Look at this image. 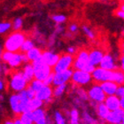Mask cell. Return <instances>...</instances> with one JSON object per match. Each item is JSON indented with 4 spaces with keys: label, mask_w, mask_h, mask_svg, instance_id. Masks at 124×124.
<instances>
[{
    "label": "cell",
    "mask_w": 124,
    "mask_h": 124,
    "mask_svg": "<svg viewBox=\"0 0 124 124\" xmlns=\"http://www.w3.org/2000/svg\"><path fill=\"white\" fill-rule=\"evenodd\" d=\"M26 38V35L24 33L21 31H13L5 39L4 49L5 51H8L11 52H20L21 45Z\"/></svg>",
    "instance_id": "6da1fadb"
},
{
    "label": "cell",
    "mask_w": 124,
    "mask_h": 124,
    "mask_svg": "<svg viewBox=\"0 0 124 124\" xmlns=\"http://www.w3.org/2000/svg\"><path fill=\"white\" fill-rule=\"evenodd\" d=\"M29 85V83L24 78L21 70L20 71H14L12 74H10L9 81H8V86L9 89L13 93H18L20 91H23Z\"/></svg>",
    "instance_id": "7a4b0ae2"
},
{
    "label": "cell",
    "mask_w": 124,
    "mask_h": 124,
    "mask_svg": "<svg viewBox=\"0 0 124 124\" xmlns=\"http://www.w3.org/2000/svg\"><path fill=\"white\" fill-rule=\"evenodd\" d=\"M31 64H32V67H33L34 69V78L42 81V82L52 72V67L45 64L41 60V58L35 60V61L31 62Z\"/></svg>",
    "instance_id": "3957f363"
},
{
    "label": "cell",
    "mask_w": 124,
    "mask_h": 124,
    "mask_svg": "<svg viewBox=\"0 0 124 124\" xmlns=\"http://www.w3.org/2000/svg\"><path fill=\"white\" fill-rule=\"evenodd\" d=\"M71 81L75 85L87 86L91 83L92 78L90 73L85 72L83 70H73Z\"/></svg>",
    "instance_id": "277c9868"
},
{
    "label": "cell",
    "mask_w": 124,
    "mask_h": 124,
    "mask_svg": "<svg viewBox=\"0 0 124 124\" xmlns=\"http://www.w3.org/2000/svg\"><path fill=\"white\" fill-rule=\"evenodd\" d=\"M89 64V52L86 50H81L76 53L75 58H74L72 67L75 70L84 71Z\"/></svg>",
    "instance_id": "5b68a950"
},
{
    "label": "cell",
    "mask_w": 124,
    "mask_h": 124,
    "mask_svg": "<svg viewBox=\"0 0 124 124\" xmlns=\"http://www.w3.org/2000/svg\"><path fill=\"white\" fill-rule=\"evenodd\" d=\"M73 62H74V56L70 54H63L60 56L57 63L55 66L52 67L53 73L60 72V71H64V70L70 69L73 66Z\"/></svg>",
    "instance_id": "8992f818"
},
{
    "label": "cell",
    "mask_w": 124,
    "mask_h": 124,
    "mask_svg": "<svg viewBox=\"0 0 124 124\" xmlns=\"http://www.w3.org/2000/svg\"><path fill=\"white\" fill-rule=\"evenodd\" d=\"M87 95H88V98L91 99L93 102L98 104L104 102L105 98H106V94L104 93L103 90L101 89L100 85L98 83L92 84V85L88 89L87 91Z\"/></svg>",
    "instance_id": "52a82bcc"
},
{
    "label": "cell",
    "mask_w": 124,
    "mask_h": 124,
    "mask_svg": "<svg viewBox=\"0 0 124 124\" xmlns=\"http://www.w3.org/2000/svg\"><path fill=\"white\" fill-rule=\"evenodd\" d=\"M112 74H113V71L103 69L99 67H96L91 75L92 80L95 81L96 83H101L103 82H106V81H111Z\"/></svg>",
    "instance_id": "ba28073f"
},
{
    "label": "cell",
    "mask_w": 124,
    "mask_h": 124,
    "mask_svg": "<svg viewBox=\"0 0 124 124\" xmlns=\"http://www.w3.org/2000/svg\"><path fill=\"white\" fill-rule=\"evenodd\" d=\"M72 74H73V70L71 68L67 70H64V71H60V72L54 73L52 85L57 86V85H60V84L68 83V82L71 81Z\"/></svg>",
    "instance_id": "9c48e42d"
},
{
    "label": "cell",
    "mask_w": 124,
    "mask_h": 124,
    "mask_svg": "<svg viewBox=\"0 0 124 124\" xmlns=\"http://www.w3.org/2000/svg\"><path fill=\"white\" fill-rule=\"evenodd\" d=\"M26 63H29V60L27 59L25 53L17 52H13L10 60H9V61L6 64L11 68H15L16 69V68L21 67L22 64H26Z\"/></svg>",
    "instance_id": "30bf717a"
},
{
    "label": "cell",
    "mask_w": 124,
    "mask_h": 124,
    "mask_svg": "<svg viewBox=\"0 0 124 124\" xmlns=\"http://www.w3.org/2000/svg\"><path fill=\"white\" fill-rule=\"evenodd\" d=\"M35 98L42 100L44 103L49 104L52 101L53 94H52V89L51 86L44 85L39 91H37L35 94Z\"/></svg>",
    "instance_id": "8fae6325"
},
{
    "label": "cell",
    "mask_w": 124,
    "mask_h": 124,
    "mask_svg": "<svg viewBox=\"0 0 124 124\" xmlns=\"http://www.w3.org/2000/svg\"><path fill=\"white\" fill-rule=\"evenodd\" d=\"M98 67L106 70H110V71H114V70L119 69V66L116 64L114 57L111 54H104L103 59L100 61Z\"/></svg>",
    "instance_id": "7c38bea8"
},
{
    "label": "cell",
    "mask_w": 124,
    "mask_h": 124,
    "mask_svg": "<svg viewBox=\"0 0 124 124\" xmlns=\"http://www.w3.org/2000/svg\"><path fill=\"white\" fill-rule=\"evenodd\" d=\"M106 121L110 124H117L124 121V110L119 108L114 111H110Z\"/></svg>",
    "instance_id": "4fadbf2b"
},
{
    "label": "cell",
    "mask_w": 124,
    "mask_h": 124,
    "mask_svg": "<svg viewBox=\"0 0 124 124\" xmlns=\"http://www.w3.org/2000/svg\"><path fill=\"white\" fill-rule=\"evenodd\" d=\"M60 56V54L55 53V52H51V51H45V52H42L41 60H43L45 64L48 65L49 67H51L52 68V67L55 66V64L57 63Z\"/></svg>",
    "instance_id": "5bb4252c"
},
{
    "label": "cell",
    "mask_w": 124,
    "mask_h": 124,
    "mask_svg": "<svg viewBox=\"0 0 124 124\" xmlns=\"http://www.w3.org/2000/svg\"><path fill=\"white\" fill-rule=\"evenodd\" d=\"M104 54L105 53L103 52V51L98 49L92 50L91 52H89V63L94 67H98L103 59Z\"/></svg>",
    "instance_id": "9a60e30c"
},
{
    "label": "cell",
    "mask_w": 124,
    "mask_h": 124,
    "mask_svg": "<svg viewBox=\"0 0 124 124\" xmlns=\"http://www.w3.org/2000/svg\"><path fill=\"white\" fill-rule=\"evenodd\" d=\"M104 104L109 109V111H114L120 108V98L115 95L106 96L104 100Z\"/></svg>",
    "instance_id": "2e32d148"
},
{
    "label": "cell",
    "mask_w": 124,
    "mask_h": 124,
    "mask_svg": "<svg viewBox=\"0 0 124 124\" xmlns=\"http://www.w3.org/2000/svg\"><path fill=\"white\" fill-rule=\"evenodd\" d=\"M101 89L103 90L104 93L106 94V96H111L115 94V91L117 90V85L116 83L112 82V81H106V82H103L100 84Z\"/></svg>",
    "instance_id": "e0dca14e"
},
{
    "label": "cell",
    "mask_w": 124,
    "mask_h": 124,
    "mask_svg": "<svg viewBox=\"0 0 124 124\" xmlns=\"http://www.w3.org/2000/svg\"><path fill=\"white\" fill-rule=\"evenodd\" d=\"M9 104H10L11 109L15 114H20V98L18 93H13L9 98Z\"/></svg>",
    "instance_id": "ac0fdd59"
},
{
    "label": "cell",
    "mask_w": 124,
    "mask_h": 124,
    "mask_svg": "<svg viewBox=\"0 0 124 124\" xmlns=\"http://www.w3.org/2000/svg\"><path fill=\"white\" fill-rule=\"evenodd\" d=\"M42 50L40 49V48H38V47H33L32 49H30L29 51H28V52L25 53V55H26L27 59H28V60H29V62H33L35 61V60H38V59H40L41 58V55H42Z\"/></svg>",
    "instance_id": "d6986e66"
},
{
    "label": "cell",
    "mask_w": 124,
    "mask_h": 124,
    "mask_svg": "<svg viewBox=\"0 0 124 124\" xmlns=\"http://www.w3.org/2000/svg\"><path fill=\"white\" fill-rule=\"evenodd\" d=\"M21 73H22L24 78L26 79L28 83H30L31 81L34 79V69L31 63L24 64V67H22Z\"/></svg>",
    "instance_id": "ffe728a7"
},
{
    "label": "cell",
    "mask_w": 124,
    "mask_h": 124,
    "mask_svg": "<svg viewBox=\"0 0 124 124\" xmlns=\"http://www.w3.org/2000/svg\"><path fill=\"white\" fill-rule=\"evenodd\" d=\"M112 82H114L117 85H122L124 83V74L122 70L117 69L113 71L112 74Z\"/></svg>",
    "instance_id": "44dd1931"
},
{
    "label": "cell",
    "mask_w": 124,
    "mask_h": 124,
    "mask_svg": "<svg viewBox=\"0 0 124 124\" xmlns=\"http://www.w3.org/2000/svg\"><path fill=\"white\" fill-rule=\"evenodd\" d=\"M96 111H97V114H98V117L100 118L101 120H106V118L107 117L109 114V109L106 107V106L104 104V102L102 103H98L97 107H96Z\"/></svg>",
    "instance_id": "7402d4cb"
},
{
    "label": "cell",
    "mask_w": 124,
    "mask_h": 124,
    "mask_svg": "<svg viewBox=\"0 0 124 124\" xmlns=\"http://www.w3.org/2000/svg\"><path fill=\"white\" fill-rule=\"evenodd\" d=\"M31 113H32V118H33L34 123L36 122L37 121H39V120L46 117V112H45L44 109L42 108V107L41 108L36 109V110L32 111Z\"/></svg>",
    "instance_id": "603a6c76"
},
{
    "label": "cell",
    "mask_w": 124,
    "mask_h": 124,
    "mask_svg": "<svg viewBox=\"0 0 124 124\" xmlns=\"http://www.w3.org/2000/svg\"><path fill=\"white\" fill-rule=\"evenodd\" d=\"M67 89V83L55 86V88L52 90L53 97H55V98H60V97H61V96L66 92Z\"/></svg>",
    "instance_id": "cb8c5ba5"
},
{
    "label": "cell",
    "mask_w": 124,
    "mask_h": 124,
    "mask_svg": "<svg viewBox=\"0 0 124 124\" xmlns=\"http://www.w3.org/2000/svg\"><path fill=\"white\" fill-rule=\"evenodd\" d=\"M19 119L23 124H34L33 118H32V113L31 112H25L20 114Z\"/></svg>",
    "instance_id": "d4e9b609"
},
{
    "label": "cell",
    "mask_w": 124,
    "mask_h": 124,
    "mask_svg": "<svg viewBox=\"0 0 124 124\" xmlns=\"http://www.w3.org/2000/svg\"><path fill=\"white\" fill-rule=\"evenodd\" d=\"M43 106H44V102L38 98H33L29 100V110H30V112L34 111L36 109L41 108V107H43Z\"/></svg>",
    "instance_id": "484cf974"
},
{
    "label": "cell",
    "mask_w": 124,
    "mask_h": 124,
    "mask_svg": "<svg viewBox=\"0 0 124 124\" xmlns=\"http://www.w3.org/2000/svg\"><path fill=\"white\" fill-rule=\"evenodd\" d=\"M33 47H35V43H34L33 40H31V39H29V38H26L25 41L23 42L22 45H21L20 52H22V53H26L28 51L32 49Z\"/></svg>",
    "instance_id": "4316f807"
},
{
    "label": "cell",
    "mask_w": 124,
    "mask_h": 124,
    "mask_svg": "<svg viewBox=\"0 0 124 124\" xmlns=\"http://www.w3.org/2000/svg\"><path fill=\"white\" fill-rule=\"evenodd\" d=\"M70 123L71 124H80V114L76 109H73L70 112Z\"/></svg>",
    "instance_id": "83f0119b"
},
{
    "label": "cell",
    "mask_w": 124,
    "mask_h": 124,
    "mask_svg": "<svg viewBox=\"0 0 124 124\" xmlns=\"http://www.w3.org/2000/svg\"><path fill=\"white\" fill-rule=\"evenodd\" d=\"M23 26V20L21 17H17L13 20L12 23V29L14 31H20Z\"/></svg>",
    "instance_id": "f1b7e54d"
},
{
    "label": "cell",
    "mask_w": 124,
    "mask_h": 124,
    "mask_svg": "<svg viewBox=\"0 0 124 124\" xmlns=\"http://www.w3.org/2000/svg\"><path fill=\"white\" fill-rule=\"evenodd\" d=\"M29 86H30L31 88L33 89L34 91L36 92V91H39V90H40V89L44 86V83H43L42 81L37 80V79H35V78H34L33 80L30 82V84H29Z\"/></svg>",
    "instance_id": "f546056e"
},
{
    "label": "cell",
    "mask_w": 124,
    "mask_h": 124,
    "mask_svg": "<svg viewBox=\"0 0 124 124\" xmlns=\"http://www.w3.org/2000/svg\"><path fill=\"white\" fill-rule=\"evenodd\" d=\"M52 19L56 24L60 25V24L64 23L65 21H67V16L64 15V14H54V15L52 16Z\"/></svg>",
    "instance_id": "4dcf8cb0"
},
{
    "label": "cell",
    "mask_w": 124,
    "mask_h": 124,
    "mask_svg": "<svg viewBox=\"0 0 124 124\" xmlns=\"http://www.w3.org/2000/svg\"><path fill=\"white\" fill-rule=\"evenodd\" d=\"M82 29H83L84 35H85V36H87L88 38L91 39V40L95 38V36H96L95 33H94V31H93L92 29L90 28V27L86 26V25H83V28H82Z\"/></svg>",
    "instance_id": "1f68e13d"
},
{
    "label": "cell",
    "mask_w": 124,
    "mask_h": 124,
    "mask_svg": "<svg viewBox=\"0 0 124 124\" xmlns=\"http://www.w3.org/2000/svg\"><path fill=\"white\" fill-rule=\"evenodd\" d=\"M54 121L56 124H67L66 123V120L63 114L59 111H56L54 114Z\"/></svg>",
    "instance_id": "d6a6232c"
},
{
    "label": "cell",
    "mask_w": 124,
    "mask_h": 124,
    "mask_svg": "<svg viewBox=\"0 0 124 124\" xmlns=\"http://www.w3.org/2000/svg\"><path fill=\"white\" fill-rule=\"evenodd\" d=\"M12 29V23L5 21V22H0V34H5Z\"/></svg>",
    "instance_id": "836d02e7"
},
{
    "label": "cell",
    "mask_w": 124,
    "mask_h": 124,
    "mask_svg": "<svg viewBox=\"0 0 124 124\" xmlns=\"http://www.w3.org/2000/svg\"><path fill=\"white\" fill-rule=\"evenodd\" d=\"M12 54H13V52H8V51H4L2 53V56H1V60L4 63H7L9 61V60H10Z\"/></svg>",
    "instance_id": "e575fe53"
},
{
    "label": "cell",
    "mask_w": 124,
    "mask_h": 124,
    "mask_svg": "<svg viewBox=\"0 0 124 124\" xmlns=\"http://www.w3.org/2000/svg\"><path fill=\"white\" fill-rule=\"evenodd\" d=\"M53 75H54V73L52 72L48 76H47L44 81V85H47V86H52V82H53Z\"/></svg>",
    "instance_id": "d590c367"
},
{
    "label": "cell",
    "mask_w": 124,
    "mask_h": 124,
    "mask_svg": "<svg viewBox=\"0 0 124 124\" xmlns=\"http://www.w3.org/2000/svg\"><path fill=\"white\" fill-rule=\"evenodd\" d=\"M25 91H26L27 97L29 98V99H31V98H35V94H36V91H34L33 89L31 88L29 85L27 86V88L25 89Z\"/></svg>",
    "instance_id": "8d00e7d4"
},
{
    "label": "cell",
    "mask_w": 124,
    "mask_h": 124,
    "mask_svg": "<svg viewBox=\"0 0 124 124\" xmlns=\"http://www.w3.org/2000/svg\"><path fill=\"white\" fill-rule=\"evenodd\" d=\"M83 120L87 122V124H97V121L94 120L90 114L84 113L83 114Z\"/></svg>",
    "instance_id": "74e56055"
},
{
    "label": "cell",
    "mask_w": 124,
    "mask_h": 124,
    "mask_svg": "<svg viewBox=\"0 0 124 124\" xmlns=\"http://www.w3.org/2000/svg\"><path fill=\"white\" fill-rule=\"evenodd\" d=\"M114 95L118 97L119 98H124V87L123 85H118L117 87V90L115 91V94Z\"/></svg>",
    "instance_id": "f35d334b"
},
{
    "label": "cell",
    "mask_w": 124,
    "mask_h": 124,
    "mask_svg": "<svg viewBox=\"0 0 124 124\" xmlns=\"http://www.w3.org/2000/svg\"><path fill=\"white\" fill-rule=\"evenodd\" d=\"M116 16L120 19L124 18V5H122L121 8L116 12Z\"/></svg>",
    "instance_id": "ab89813d"
},
{
    "label": "cell",
    "mask_w": 124,
    "mask_h": 124,
    "mask_svg": "<svg viewBox=\"0 0 124 124\" xmlns=\"http://www.w3.org/2000/svg\"><path fill=\"white\" fill-rule=\"evenodd\" d=\"M78 29H79V27H78L77 24H75V23L70 24L69 31L71 32V33H76V32L78 31Z\"/></svg>",
    "instance_id": "60d3db41"
},
{
    "label": "cell",
    "mask_w": 124,
    "mask_h": 124,
    "mask_svg": "<svg viewBox=\"0 0 124 124\" xmlns=\"http://www.w3.org/2000/svg\"><path fill=\"white\" fill-rule=\"evenodd\" d=\"M79 91H78V93H79V96H80L81 98H83L84 100L88 99V95H87V92L85 91H83V89H79Z\"/></svg>",
    "instance_id": "b9f144b4"
},
{
    "label": "cell",
    "mask_w": 124,
    "mask_h": 124,
    "mask_svg": "<svg viewBox=\"0 0 124 124\" xmlns=\"http://www.w3.org/2000/svg\"><path fill=\"white\" fill-rule=\"evenodd\" d=\"M67 54H70L74 56V55L76 53V49H75V47H74V46H69L67 49Z\"/></svg>",
    "instance_id": "7bdbcfd3"
},
{
    "label": "cell",
    "mask_w": 124,
    "mask_h": 124,
    "mask_svg": "<svg viewBox=\"0 0 124 124\" xmlns=\"http://www.w3.org/2000/svg\"><path fill=\"white\" fill-rule=\"evenodd\" d=\"M34 124H48V119H47V117H44L43 119L39 120L36 122H35Z\"/></svg>",
    "instance_id": "ee69618b"
},
{
    "label": "cell",
    "mask_w": 124,
    "mask_h": 124,
    "mask_svg": "<svg viewBox=\"0 0 124 124\" xmlns=\"http://www.w3.org/2000/svg\"><path fill=\"white\" fill-rule=\"evenodd\" d=\"M5 88V82H4V80H3L2 78L0 77V91H4V89Z\"/></svg>",
    "instance_id": "f6af8a7d"
},
{
    "label": "cell",
    "mask_w": 124,
    "mask_h": 124,
    "mask_svg": "<svg viewBox=\"0 0 124 124\" xmlns=\"http://www.w3.org/2000/svg\"><path fill=\"white\" fill-rule=\"evenodd\" d=\"M120 67H121V69L123 71L124 69V57L122 56V58H121V60H120Z\"/></svg>",
    "instance_id": "bcb514c9"
},
{
    "label": "cell",
    "mask_w": 124,
    "mask_h": 124,
    "mask_svg": "<svg viewBox=\"0 0 124 124\" xmlns=\"http://www.w3.org/2000/svg\"><path fill=\"white\" fill-rule=\"evenodd\" d=\"M120 108H124V98H120Z\"/></svg>",
    "instance_id": "7dc6e473"
},
{
    "label": "cell",
    "mask_w": 124,
    "mask_h": 124,
    "mask_svg": "<svg viewBox=\"0 0 124 124\" xmlns=\"http://www.w3.org/2000/svg\"><path fill=\"white\" fill-rule=\"evenodd\" d=\"M13 123L14 124H23L21 122V120L19 119V118H15V119L13 120Z\"/></svg>",
    "instance_id": "c3c4849f"
},
{
    "label": "cell",
    "mask_w": 124,
    "mask_h": 124,
    "mask_svg": "<svg viewBox=\"0 0 124 124\" xmlns=\"http://www.w3.org/2000/svg\"><path fill=\"white\" fill-rule=\"evenodd\" d=\"M3 52H4V48H3V46L0 44V61H1V56H2Z\"/></svg>",
    "instance_id": "681fc988"
},
{
    "label": "cell",
    "mask_w": 124,
    "mask_h": 124,
    "mask_svg": "<svg viewBox=\"0 0 124 124\" xmlns=\"http://www.w3.org/2000/svg\"><path fill=\"white\" fill-rule=\"evenodd\" d=\"M5 124H14V123H13V121H12V120H6L5 122Z\"/></svg>",
    "instance_id": "f907efd6"
},
{
    "label": "cell",
    "mask_w": 124,
    "mask_h": 124,
    "mask_svg": "<svg viewBox=\"0 0 124 124\" xmlns=\"http://www.w3.org/2000/svg\"><path fill=\"white\" fill-rule=\"evenodd\" d=\"M2 75V64H0V76Z\"/></svg>",
    "instance_id": "816d5d0a"
},
{
    "label": "cell",
    "mask_w": 124,
    "mask_h": 124,
    "mask_svg": "<svg viewBox=\"0 0 124 124\" xmlns=\"http://www.w3.org/2000/svg\"><path fill=\"white\" fill-rule=\"evenodd\" d=\"M117 124H124V121H122V122H119V123H117Z\"/></svg>",
    "instance_id": "f5cc1de1"
},
{
    "label": "cell",
    "mask_w": 124,
    "mask_h": 124,
    "mask_svg": "<svg viewBox=\"0 0 124 124\" xmlns=\"http://www.w3.org/2000/svg\"><path fill=\"white\" fill-rule=\"evenodd\" d=\"M101 1H107V0H101Z\"/></svg>",
    "instance_id": "db71d44e"
}]
</instances>
